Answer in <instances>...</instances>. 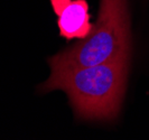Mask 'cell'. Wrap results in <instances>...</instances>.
Instances as JSON below:
<instances>
[{"instance_id": "1", "label": "cell", "mask_w": 149, "mask_h": 140, "mask_svg": "<svg viewBox=\"0 0 149 140\" xmlns=\"http://www.w3.org/2000/svg\"><path fill=\"white\" fill-rule=\"evenodd\" d=\"M129 56L92 66L52 73L39 85L40 93L63 90L76 118L90 121L113 120L118 116L126 91Z\"/></svg>"}, {"instance_id": "2", "label": "cell", "mask_w": 149, "mask_h": 140, "mask_svg": "<svg viewBox=\"0 0 149 140\" xmlns=\"http://www.w3.org/2000/svg\"><path fill=\"white\" fill-rule=\"evenodd\" d=\"M129 30L127 0H101L99 18L89 36L48 59L52 73L129 56Z\"/></svg>"}, {"instance_id": "3", "label": "cell", "mask_w": 149, "mask_h": 140, "mask_svg": "<svg viewBox=\"0 0 149 140\" xmlns=\"http://www.w3.org/2000/svg\"><path fill=\"white\" fill-rule=\"evenodd\" d=\"M51 5L57 16L60 35L67 42L89 36L93 24L86 0H51Z\"/></svg>"}]
</instances>
